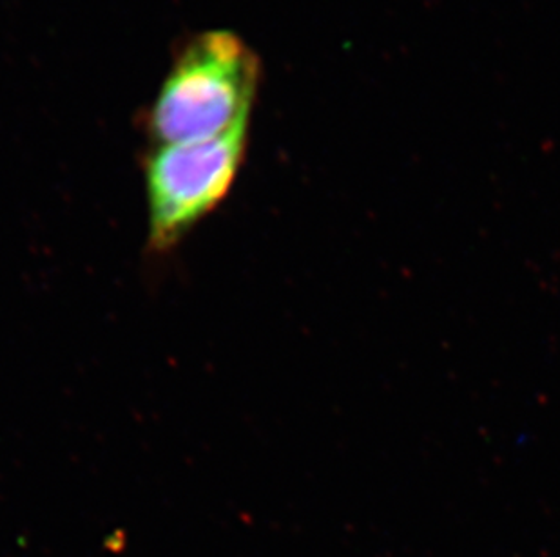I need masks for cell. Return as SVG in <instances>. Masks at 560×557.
Returning <instances> with one entry per match:
<instances>
[{
    "label": "cell",
    "mask_w": 560,
    "mask_h": 557,
    "mask_svg": "<svg viewBox=\"0 0 560 557\" xmlns=\"http://www.w3.org/2000/svg\"><path fill=\"white\" fill-rule=\"evenodd\" d=\"M258 85V57L238 35H196L176 55L149 111L154 147L203 142L247 123Z\"/></svg>",
    "instance_id": "cell-1"
},
{
    "label": "cell",
    "mask_w": 560,
    "mask_h": 557,
    "mask_svg": "<svg viewBox=\"0 0 560 557\" xmlns=\"http://www.w3.org/2000/svg\"><path fill=\"white\" fill-rule=\"evenodd\" d=\"M249 121L203 142L159 145L145 162L149 242L165 252L222 205L238 178Z\"/></svg>",
    "instance_id": "cell-2"
}]
</instances>
